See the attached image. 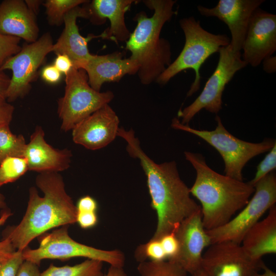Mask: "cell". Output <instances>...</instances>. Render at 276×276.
Segmentation results:
<instances>
[{
  "label": "cell",
  "instance_id": "cell-28",
  "mask_svg": "<svg viewBox=\"0 0 276 276\" xmlns=\"http://www.w3.org/2000/svg\"><path fill=\"white\" fill-rule=\"evenodd\" d=\"M134 257L139 263L146 260H167L160 241L151 239L147 243L137 246L134 252Z\"/></svg>",
  "mask_w": 276,
  "mask_h": 276
},
{
  "label": "cell",
  "instance_id": "cell-24",
  "mask_svg": "<svg viewBox=\"0 0 276 276\" xmlns=\"http://www.w3.org/2000/svg\"><path fill=\"white\" fill-rule=\"evenodd\" d=\"M27 143L21 134H14L9 124L0 125V164L9 156H24Z\"/></svg>",
  "mask_w": 276,
  "mask_h": 276
},
{
  "label": "cell",
  "instance_id": "cell-19",
  "mask_svg": "<svg viewBox=\"0 0 276 276\" xmlns=\"http://www.w3.org/2000/svg\"><path fill=\"white\" fill-rule=\"evenodd\" d=\"M24 157L28 163V170L40 173L57 172L68 168L72 153L67 149H58L44 139V132L37 126L27 143Z\"/></svg>",
  "mask_w": 276,
  "mask_h": 276
},
{
  "label": "cell",
  "instance_id": "cell-33",
  "mask_svg": "<svg viewBox=\"0 0 276 276\" xmlns=\"http://www.w3.org/2000/svg\"><path fill=\"white\" fill-rule=\"evenodd\" d=\"M159 241L167 257V260L174 257L178 249L177 240L173 233L163 237Z\"/></svg>",
  "mask_w": 276,
  "mask_h": 276
},
{
  "label": "cell",
  "instance_id": "cell-7",
  "mask_svg": "<svg viewBox=\"0 0 276 276\" xmlns=\"http://www.w3.org/2000/svg\"><path fill=\"white\" fill-rule=\"evenodd\" d=\"M68 225L60 226L51 233L39 236V246L36 249L28 247L22 251L24 260L32 262L38 266L42 260H68L76 257L106 262L110 266L123 267L125 257L118 249L103 250L80 243L73 239L68 233Z\"/></svg>",
  "mask_w": 276,
  "mask_h": 276
},
{
  "label": "cell",
  "instance_id": "cell-10",
  "mask_svg": "<svg viewBox=\"0 0 276 276\" xmlns=\"http://www.w3.org/2000/svg\"><path fill=\"white\" fill-rule=\"evenodd\" d=\"M218 53L219 58L216 68L201 94L190 105L178 111L177 116L181 118V124L188 125L203 109L211 113H218L222 108V96L226 85L236 72L247 65L242 59L241 52H234L230 43L220 48Z\"/></svg>",
  "mask_w": 276,
  "mask_h": 276
},
{
  "label": "cell",
  "instance_id": "cell-42",
  "mask_svg": "<svg viewBox=\"0 0 276 276\" xmlns=\"http://www.w3.org/2000/svg\"><path fill=\"white\" fill-rule=\"evenodd\" d=\"M25 2L29 10L36 15L39 11L41 5L43 4V1L40 0H25Z\"/></svg>",
  "mask_w": 276,
  "mask_h": 276
},
{
  "label": "cell",
  "instance_id": "cell-3",
  "mask_svg": "<svg viewBox=\"0 0 276 276\" xmlns=\"http://www.w3.org/2000/svg\"><path fill=\"white\" fill-rule=\"evenodd\" d=\"M184 154L196 171L195 180L190 191L201 203L204 228L209 231L225 224L248 203L255 187L248 182L216 172L207 165L201 154L189 151Z\"/></svg>",
  "mask_w": 276,
  "mask_h": 276
},
{
  "label": "cell",
  "instance_id": "cell-45",
  "mask_svg": "<svg viewBox=\"0 0 276 276\" xmlns=\"http://www.w3.org/2000/svg\"><path fill=\"white\" fill-rule=\"evenodd\" d=\"M4 196L0 193V209H5L6 208V203L5 202Z\"/></svg>",
  "mask_w": 276,
  "mask_h": 276
},
{
  "label": "cell",
  "instance_id": "cell-23",
  "mask_svg": "<svg viewBox=\"0 0 276 276\" xmlns=\"http://www.w3.org/2000/svg\"><path fill=\"white\" fill-rule=\"evenodd\" d=\"M103 262L89 259L73 266L58 267L51 264L40 276H104Z\"/></svg>",
  "mask_w": 276,
  "mask_h": 276
},
{
  "label": "cell",
  "instance_id": "cell-36",
  "mask_svg": "<svg viewBox=\"0 0 276 276\" xmlns=\"http://www.w3.org/2000/svg\"><path fill=\"white\" fill-rule=\"evenodd\" d=\"M77 212H96L98 209L96 200L89 195L81 197L76 205Z\"/></svg>",
  "mask_w": 276,
  "mask_h": 276
},
{
  "label": "cell",
  "instance_id": "cell-8",
  "mask_svg": "<svg viewBox=\"0 0 276 276\" xmlns=\"http://www.w3.org/2000/svg\"><path fill=\"white\" fill-rule=\"evenodd\" d=\"M63 97L58 101V114L61 129L67 131L84 119L106 104L114 98L112 91H98L89 84L87 75L81 68L74 67L65 75Z\"/></svg>",
  "mask_w": 276,
  "mask_h": 276
},
{
  "label": "cell",
  "instance_id": "cell-37",
  "mask_svg": "<svg viewBox=\"0 0 276 276\" xmlns=\"http://www.w3.org/2000/svg\"><path fill=\"white\" fill-rule=\"evenodd\" d=\"M54 65L61 73L66 75L74 67L73 63L68 56L64 54L57 55Z\"/></svg>",
  "mask_w": 276,
  "mask_h": 276
},
{
  "label": "cell",
  "instance_id": "cell-41",
  "mask_svg": "<svg viewBox=\"0 0 276 276\" xmlns=\"http://www.w3.org/2000/svg\"><path fill=\"white\" fill-rule=\"evenodd\" d=\"M264 70L266 72L271 73L275 71V57L270 56L263 61Z\"/></svg>",
  "mask_w": 276,
  "mask_h": 276
},
{
  "label": "cell",
  "instance_id": "cell-5",
  "mask_svg": "<svg viewBox=\"0 0 276 276\" xmlns=\"http://www.w3.org/2000/svg\"><path fill=\"white\" fill-rule=\"evenodd\" d=\"M179 25L185 36L184 47L176 59L156 82L165 85L182 71L192 69L195 72V78L187 94V96L190 97L200 87L201 65L211 55L218 52L220 48L228 45L231 39L226 34H215L204 30L199 21L193 16L181 19Z\"/></svg>",
  "mask_w": 276,
  "mask_h": 276
},
{
  "label": "cell",
  "instance_id": "cell-11",
  "mask_svg": "<svg viewBox=\"0 0 276 276\" xmlns=\"http://www.w3.org/2000/svg\"><path fill=\"white\" fill-rule=\"evenodd\" d=\"M53 44L51 34L45 33L35 42L24 45L18 53L5 62L0 71L9 70L12 73L6 92L7 101L22 99L30 92L39 67L53 51Z\"/></svg>",
  "mask_w": 276,
  "mask_h": 276
},
{
  "label": "cell",
  "instance_id": "cell-15",
  "mask_svg": "<svg viewBox=\"0 0 276 276\" xmlns=\"http://www.w3.org/2000/svg\"><path fill=\"white\" fill-rule=\"evenodd\" d=\"M264 0H219L209 8L197 6L199 13L206 17H216L227 25L231 33L233 50L241 52L251 16Z\"/></svg>",
  "mask_w": 276,
  "mask_h": 276
},
{
  "label": "cell",
  "instance_id": "cell-2",
  "mask_svg": "<svg viewBox=\"0 0 276 276\" xmlns=\"http://www.w3.org/2000/svg\"><path fill=\"white\" fill-rule=\"evenodd\" d=\"M35 182L43 196L39 195L35 187H31L22 220L4 231V239H8L16 250L22 251L34 239L52 228L77 222L76 206L59 173H40Z\"/></svg>",
  "mask_w": 276,
  "mask_h": 276
},
{
  "label": "cell",
  "instance_id": "cell-16",
  "mask_svg": "<svg viewBox=\"0 0 276 276\" xmlns=\"http://www.w3.org/2000/svg\"><path fill=\"white\" fill-rule=\"evenodd\" d=\"M119 122L115 111L106 104L75 126L73 140L89 150L101 149L117 136Z\"/></svg>",
  "mask_w": 276,
  "mask_h": 276
},
{
  "label": "cell",
  "instance_id": "cell-29",
  "mask_svg": "<svg viewBox=\"0 0 276 276\" xmlns=\"http://www.w3.org/2000/svg\"><path fill=\"white\" fill-rule=\"evenodd\" d=\"M20 39L0 33V68L8 59L20 51Z\"/></svg>",
  "mask_w": 276,
  "mask_h": 276
},
{
  "label": "cell",
  "instance_id": "cell-13",
  "mask_svg": "<svg viewBox=\"0 0 276 276\" xmlns=\"http://www.w3.org/2000/svg\"><path fill=\"white\" fill-rule=\"evenodd\" d=\"M173 233L178 249L176 255L168 260L192 274L201 268L203 251L212 244L203 225L201 210L184 219Z\"/></svg>",
  "mask_w": 276,
  "mask_h": 276
},
{
  "label": "cell",
  "instance_id": "cell-38",
  "mask_svg": "<svg viewBox=\"0 0 276 276\" xmlns=\"http://www.w3.org/2000/svg\"><path fill=\"white\" fill-rule=\"evenodd\" d=\"M38 266L32 262L24 260L16 276H40Z\"/></svg>",
  "mask_w": 276,
  "mask_h": 276
},
{
  "label": "cell",
  "instance_id": "cell-1",
  "mask_svg": "<svg viewBox=\"0 0 276 276\" xmlns=\"http://www.w3.org/2000/svg\"><path fill=\"white\" fill-rule=\"evenodd\" d=\"M117 136L127 142L130 156L139 159L147 178L151 208L157 215V225L151 238L159 240L172 233L186 218L201 210L191 197L190 188L181 179L175 161L157 164L140 146L132 129L119 128Z\"/></svg>",
  "mask_w": 276,
  "mask_h": 276
},
{
  "label": "cell",
  "instance_id": "cell-25",
  "mask_svg": "<svg viewBox=\"0 0 276 276\" xmlns=\"http://www.w3.org/2000/svg\"><path fill=\"white\" fill-rule=\"evenodd\" d=\"M137 270L140 276H188V274L178 264L168 260L141 262Z\"/></svg>",
  "mask_w": 276,
  "mask_h": 276
},
{
  "label": "cell",
  "instance_id": "cell-40",
  "mask_svg": "<svg viewBox=\"0 0 276 276\" xmlns=\"http://www.w3.org/2000/svg\"><path fill=\"white\" fill-rule=\"evenodd\" d=\"M10 79L3 71H0V103L7 102L6 92L10 84Z\"/></svg>",
  "mask_w": 276,
  "mask_h": 276
},
{
  "label": "cell",
  "instance_id": "cell-27",
  "mask_svg": "<svg viewBox=\"0 0 276 276\" xmlns=\"http://www.w3.org/2000/svg\"><path fill=\"white\" fill-rule=\"evenodd\" d=\"M28 171L27 159L24 156H9L0 164V187L13 182Z\"/></svg>",
  "mask_w": 276,
  "mask_h": 276
},
{
  "label": "cell",
  "instance_id": "cell-20",
  "mask_svg": "<svg viewBox=\"0 0 276 276\" xmlns=\"http://www.w3.org/2000/svg\"><path fill=\"white\" fill-rule=\"evenodd\" d=\"M90 86L100 91L105 82H119L126 75H134L139 70L138 63L130 57L123 58L119 52L98 55L91 58L83 66Z\"/></svg>",
  "mask_w": 276,
  "mask_h": 276
},
{
  "label": "cell",
  "instance_id": "cell-35",
  "mask_svg": "<svg viewBox=\"0 0 276 276\" xmlns=\"http://www.w3.org/2000/svg\"><path fill=\"white\" fill-rule=\"evenodd\" d=\"M42 79L46 82L55 84L61 80L62 74L57 69L54 64L44 66L41 72Z\"/></svg>",
  "mask_w": 276,
  "mask_h": 276
},
{
  "label": "cell",
  "instance_id": "cell-17",
  "mask_svg": "<svg viewBox=\"0 0 276 276\" xmlns=\"http://www.w3.org/2000/svg\"><path fill=\"white\" fill-rule=\"evenodd\" d=\"M78 17L87 19L88 13L84 5L70 11L65 16L64 28L56 42L54 43L53 51L56 55L64 54L71 59L74 67L81 68L91 58L88 49V42L91 39L99 38L98 35H89L87 37L79 33L77 25Z\"/></svg>",
  "mask_w": 276,
  "mask_h": 276
},
{
  "label": "cell",
  "instance_id": "cell-39",
  "mask_svg": "<svg viewBox=\"0 0 276 276\" xmlns=\"http://www.w3.org/2000/svg\"><path fill=\"white\" fill-rule=\"evenodd\" d=\"M14 110V106L7 102L0 103V125L10 124Z\"/></svg>",
  "mask_w": 276,
  "mask_h": 276
},
{
  "label": "cell",
  "instance_id": "cell-22",
  "mask_svg": "<svg viewBox=\"0 0 276 276\" xmlns=\"http://www.w3.org/2000/svg\"><path fill=\"white\" fill-rule=\"evenodd\" d=\"M253 260H259L267 254L276 253V206L269 210L267 217L259 221L244 236L241 243Z\"/></svg>",
  "mask_w": 276,
  "mask_h": 276
},
{
  "label": "cell",
  "instance_id": "cell-30",
  "mask_svg": "<svg viewBox=\"0 0 276 276\" xmlns=\"http://www.w3.org/2000/svg\"><path fill=\"white\" fill-rule=\"evenodd\" d=\"M276 168V144L257 167L255 177L248 182L255 186L256 183Z\"/></svg>",
  "mask_w": 276,
  "mask_h": 276
},
{
  "label": "cell",
  "instance_id": "cell-9",
  "mask_svg": "<svg viewBox=\"0 0 276 276\" xmlns=\"http://www.w3.org/2000/svg\"><path fill=\"white\" fill-rule=\"evenodd\" d=\"M253 196L238 215L225 224L206 231L212 243L231 241L241 244L247 231L276 202V177L271 172L255 185Z\"/></svg>",
  "mask_w": 276,
  "mask_h": 276
},
{
  "label": "cell",
  "instance_id": "cell-26",
  "mask_svg": "<svg viewBox=\"0 0 276 276\" xmlns=\"http://www.w3.org/2000/svg\"><path fill=\"white\" fill-rule=\"evenodd\" d=\"M86 0H47L42 5L49 24L53 26H60L64 21L65 15L74 8L83 5Z\"/></svg>",
  "mask_w": 276,
  "mask_h": 276
},
{
  "label": "cell",
  "instance_id": "cell-4",
  "mask_svg": "<svg viewBox=\"0 0 276 276\" xmlns=\"http://www.w3.org/2000/svg\"><path fill=\"white\" fill-rule=\"evenodd\" d=\"M176 1H143L153 14L148 17L144 11L137 13L133 20L136 26L126 41V49L130 57L139 65L137 72L142 84L149 85L171 63L172 53L169 41L160 37L164 25L169 21L176 12L173 7Z\"/></svg>",
  "mask_w": 276,
  "mask_h": 276
},
{
  "label": "cell",
  "instance_id": "cell-18",
  "mask_svg": "<svg viewBox=\"0 0 276 276\" xmlns=\"http://www.w3.org/2000/svg\"><path fill=\"white\" fill-rule=\"evenodd\" d=\"M134 0H93L84 5L87 10L88 18L95 25H102L106 19L110 21V27L105 30L99 38L109 39L116 43L126 41L131 33L126 27L125 14Z\"/></svg>",
  "mask_w": 276,
  "mask_h": 276
},
{
  "label": "cell",
  "instance_id": "cell-34",
  "mask_svg": "<svg viewBox=\"0 0 276 276\" xmlns=\"http://www.w3.org/2000/svg\"><path fill=\"white\" fill-rule=\"evenodd\" d=\"M77 222L83 229L90 228L98 222V216L96 212H77Z\"/></svg>",
  "mask_w": 276,
  "mask_h": 276
},
{
  "label": "cell",
  "instance_id": "cell-46",
  "mask_svg": "<svg viewBox=\"0 0 276 276\" xmlns=\"http://www.w3.org/2000/svg\"><path fill=\"white\" fill-rule=\"evenodd\" d=\"M191 275L192 276H208L201 268L197 270Z\"/></svg>",
  "mask_w": 276,
  "mask_h": 276
},
{
  "label": "cell",
  "instance_id": "cell-44",
  "mask_svg": "<svg viewBox=\"0 0 276 276\" xmlns=\"http://www.w3.org/2000/svg\"><path fill=\"white\" fill-rule=\"evenodd\" d=\"M262 273H259V271L252 272L249 276H276V273L271 269L267 267L265 264L263 266Z\"/></svg>",
  "mask_w": 276,
  "mask_h": 276
},
{
  "label": "cell",
  "instance_id": "cell-47",
  "mask_svg": "<svg viewBox=\"0 0 276 276\" xmlns=\"http://www.w3.org/2000/svg\"><path fill=\"white\" fill-rule=\"evenodd\" d=\"M2 264V263H1V262H0V267L1 266Z\"/></svg>",
  "mask_w": 276,
  "mask_h": 276
},
{
  "label": "cell",
  "instance_id": "cell-12",
  "mask_svg": "<svg viewBox=\"0 0 276 276\" xmlns=\"http://www.w3.org/2000/svg\"><path fill=\"white\" fill-rule=\"evenodd\" d=\"M208 247L202 255L201 265L208 276H249L265 265L262 259H251L241 244L225 241Z\"/></svg>",
  "mask_w": 276,
  "mask_h": 276
},
{
  "label": "cell",
  "instance_id": "cell-31",
  "mask_svg": "<svg viewBox=\"0 0 276 276\" xmlns=\"http://www.w3.org/2000/svg\"><path fill=\"white\" fill-rule=\"evenodd\" d=\"M24 261L22 251L16 250L9 259L2 263L0 276H16Z\"/></svg>",
  "mask_w": 276,
  "mask_h": 276
},
{
  "label": "cell",
  "instance_id": "cell-43",
  "mask_svg": "<svg viewBox=\"0 0 276 276\" xmlns=\"http://www.w3.org/2000/svg\"><path fill=\"white\" fill-rule=\"evenodd\" d=\"M104 276H127L123 267L110 266Z\"/></svg>",
  "mask_w": 276,
  "mask_h": 276
},
{
  "label": "cell",
  "instance_id": "cell-32",
  "mask_svg": "<svg viewBox=\"0 0 276 276\" xmlns=\"http://www.w3.org/2000/svg\"><path fill=\"white\" fill-rule=\"evenodd\" d=\"M12 214L10 211L6 210L2 213L0 217V227L5 224ZM15 251L8 239H4L3 240L0 241V262L3 263L7 261Z\"/></svg>",
  "mask_w": 276,
  "mask_h": 276
},
{
  "label": "cell",
  "instance_id": "cell-14",
  "mask_svg": "<svg viewBox=\"0 0 276 276\" xmlns=\"http://www.w3.org/2000/svg\"><path fill=\"white\" fill-rule=\"evenodd\" d=\"M242 50V59L252 67L259 65L276 51V15L260 7L250 19Z\"/></svg>",
  "mask_w": 276,
  "mask_h": 276
},
{
  "label": "cell",
  "instance_id": "cell-6",
  "mask_svg": "<svg viewBox=\"0 0 276 276\" xmlns=\"http://www.w3.org/2000/svg\"><path fill=\"white\" fill-rule=\"evenodd\" d=\"M215 120L217 126L211 131L196 129L183 125L177 118L172 120L171 127L194 134L215 148L223 159L225 175L243 181L242 170L246 163L254 157L270 151L276 142L267 140L254 143L240 140L226 129L218 116Z\"/></svg>",
  "mask_w": 276,
  "mask_h": 276
},
{
  "label": "cell",
  "instance_id": "cell-21",
  "mask_svg": "<svg viewBox=\"0 0 276 276\" xmlns=\"http://www.w3.org/2000/svg\"><path fill=\"white\" fill-rule=\"evenodd\" d=\"M39 33L36 15L25 1L5 0L0 4L1 34L32 43L38 39Z\"/></svg>",
  "mask_w": 276,
  "mask_h": 276
}]
</instances>
